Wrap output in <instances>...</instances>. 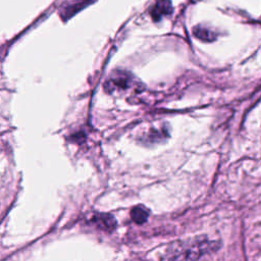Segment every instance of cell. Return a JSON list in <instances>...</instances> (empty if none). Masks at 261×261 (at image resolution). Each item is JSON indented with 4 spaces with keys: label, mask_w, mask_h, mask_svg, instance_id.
Masks as SVG:
<instances>
[{
    "label": "cell",
    "mask_w": 261,
    "mask_h": 261,
    "mask_svg": "<svg viewBox=\"0 0 261 261\" xmlns=\"http://www.w3.org/2000/svg\"><path fill=\"white\" fill-rule=\"evenodd\" d=\"M214 248V242L207 240L205 237L176 241L165 248L161 261H196Z\"/></svg>",
    "instance_id": "6da1fadb"
},
{
    "label": "cell",
    "mask_w": 261,
    "mask_h": 261,
    "mask_svg": "<svg viewBox=\"0 0 261 261\" xmlns=\"http://www.w3.org/2000/svg\"><path fill=\"white\" fill-rule=\"evenodd\" d=\"M95 0H74L72 3H70L69 5H67L63 10L62 16H66V18L70 17L72 14L76 13L79 10L83 9L84 7H86L87 5H89L90 3L94 2Z\"/></svg>",
    "instance_id": "3957f363"
},
{
    "label": "cell",
    "mask_w": 261,
    "mask_h": 261,
    "mask_svg": "<svg viewBox=\"0 0 261 261\" xmlns=\"http://www.w3.org/2000/svg\"><path fill=\"white\" fill-rule=\"evenodd\" d=\"M130 215H132V218L135 222H137L139 224H142V223L147 221L149 213H148L147 209L144 206H136L132 209Z\"/></svg>",
    "instance_id": "8992f818"
},
{
    "label": "cell",
    "mask_w": 261,
    "mask_h": 261,
    "mask_svg": "<svg viewBox=\"0 0 261 261\" xmlns=\"http://www.w3.org/2000/svg\"><path fill=\"white\" fill-rule=\"evenodd\" d=\"M195 35L201 39V40H204V41H212L214 40V36H213V32L205 29V28H202V27H197L195 30Z\"/></svg>",
    "instance_id": "52a82bcc"
},
{
    "label": "cell",
    "mask_w": 261,
    "mask_h": 261,
    "mask_svg": "<svg viewBox=\"0 0 261 261\" xmlns=\"http://www.w3.org/2000/svg\"><path fill=\"white\" fill-rule=\"evenodd\" d=\"M130 80V76L127 75L126 73H123V72H120L119 74H116L115 76H113V79L110 81V84H111V87L114 89V88H118V89H127L132 83Z\"/></svg>",
    "instance_id": "5b68a950"
},
{
    "label": "cell",
    "mask_w": 261,
    "mask_h": 261,
    "mask_svg": "<svg viewBox=\"0 0 261 261\" xmlns=\"http://www.w3.org/2000/svg\"><path fill=\"white\" fill-rule=\"evenodd\" d=\"M171 12L170 0H156L151 10V15L154 20H159L161 16L169 14Z\"/></svg>",
    "instance_id": "7a4b0ae2"
},
{
    "label": "cell",
    "mask_w": 261,
    "mask_h": 261,
    "mask_svg": "<svg viewBox=\"0 0 261 261\" xmlns=\"http://www.w3.org/2000/svg\"><path fill=\"white\" fill-rule=\"evenodd\" d=\"M95 222L97 225L105 230H112L115 227V219L108 214H98L95 216Z\"/></svg>",
    "instance_id": "277c9868"
}]
</instances>
